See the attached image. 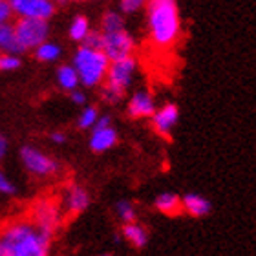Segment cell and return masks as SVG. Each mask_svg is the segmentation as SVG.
Listing matches in <instances>:
<instances>
[{
  "label": "cell",
  "mask_w": 256,
  "mask_h": 256,
  "mask_svg": "<svg viewBox=\"0 0 256 256\" xmlns=\"http://www.w3.org/2000/svg\"><path fill=\"white\" fill-rule=\"evenodd\" d=\"M70 99H72V102L77 104V106H84L86 102H88V96H86V92L82 90L80 86L70 92Z\"/></svg>",
  "instance_id": "4316f807"
},
{
  "label": "cell",
  "mask_w": 256,
  "mask_h": 256,
  "mask_svg": "<svg viewBox=\"0 0 256 256\" xmlns=\"http://www.w3.org/2000/svg\"><path fill=\"white\" fill-rule=\"evenodd\" d=\"M182 210L192 218H202L210 212V202L196 192H188L182 198Z\"/></svg>",
  "instance_id": "5bb4252c"
},
{
  "label": "cell",
  "mask_w": 256,
  "mask_h": 256,
  "mask_svg": "<svg viewBox=\"0 0 256 256\" xmlns=\"http://www.w3.org/2000/svg\"><path fill=\"white\" fill-rule=\"evenodd\" d=\"M116 216L121 224H128V222H134L138 220V208L132 202L128 200H121V202L116 203Z\"/></svg>",
  "instance_id": "603a6c76"
},
{
  "label": "cell",
  "mask_w": 256,
  "mask_h": 256,
  "mask_svg": "<svg viewBox=\"0 0 256 256\" xmlns=\"http://www.w3.org/2000/svg\"><path fill=\"white\" fill-rule=\"evenodd\" d=\"M148 0H118V10L123 13L124 16L136 15L139 11L144 10Z\"/></svg>",
  "instance_id": "cb8c5ba5"
},
{
  "label": "cell",
  "mask_w": 256,
  "mask_h": 256,
  "mask_svg": "<svg viewBox=\"0 0 256 256\" xmlns=\"http://www.w3.org/2000/svg\"><path fill=\"white\" fill-rule=\"evenodd\" d=\"M101 112H99V108L97 106H86L80 110L79 118H77V126L80 130H92V128L96 126L97 119H99Z\"/></svg>",
  "instance_id": "7402d4cb"
},
{
  "label": "cell",
  "mask_w": 256,
  "mask_h": 256,
  "mask_svg": "<svg viewBox=\"0 0 256 256\" xmlns=\"http://www.w3.org/2000/svg\"><path fill=\"white\" fill-rule=\"evenodd\" d=\"M33 55H35V59L38 62L54 64V62H59L60 57H62V48H60L59 42L48 38V40H44L42 44H38L37 48L33 50Z\"/></svg>",
  "instance_id": "e0dca14e"
},
{
  "label": "cell",
  "mask_w": 256,
  "mask_h": 256,
  "mask_svg": "<svg viewBox=\"0 0 256 256\" xmlns=\"http://www.w3.org/2000/svg\"><path fill=\"white\" fill-rule=\"evenodd\" d=\"M62 205L59 200L50 196L38 198L37 202H33L30 208V222H32L37 229H40L44 234L54 238L57 230L62 227Z\"/></svg>",
  "instance_id": "5b68a950"
},
{
  "label": "cell",
  "mask_w": 256,
  "mask_h": 256,
  "mask_svg": "<svg viewBox=\"0 0 256 256\" xmlns=\"http://www.w3.org/2000/svg\"><path fill=\"white\" fill-rule=\"evenodd\" d=\"M101 256H112V254H101Z\"/></svg>",
  "instance_id": "d6a6232c"
},
{
  "label": "cell",
  "mask_w": 256,
  "mask_h": 256,
  "mask_svg": "<svg viewBox=\"0 0 256 256\" xmlns=\"http://www.w3.org/2000/svg\"><path fill=\"white\" fill-rule=\"evenodd\" d=\"M0 256H6V251H4V247H2V242H0Z\"/></svg>",
  "instance_id": "4dcf8cb0"
},
{
  "label": "cell",
  "mask_w": 256,
  "mask_h": 256,
  "mask_svg": "<svg viewBox=\"0 0 256 256\" xmlns=\"http://www.w3.org/2000/svg\"><path fill=\"white\" fill-rule=\"evenodd\" d=\"M55 80H57V86H59L62 92H72L75 88H79V75L75 72V68L72 66V62H62L57 66V72H55Z\"/></svg>",
  "instance_id": "2e32d148"
},
{
  "label": "cell",
  "mask_w": 256,
  "mask_h": 256,
  "mask_svg": "<svg viewBox=\"0 0 256 256\" xmlns=\"http://www.w3.org/2000/svg\"><path fill=\"white\" fill-rule=\"evenodd\" d=\"M139 62L136 57H124V59L110 60L106 77L102 80L101 88V99L110 106H116L123 101L126 94L132 88L136 75H138Z\"/></svg>",
  "instance_id": "3957f363"
},
{
  "label": "cell",
  "mask_w": 256,
  "mask_h": 256,
  "mask_svg": "<svg viewBox=\"0 0 256 256\" xmlns=\"http://www.w3.org/2000/svg\"><path fill=\"white\" fill-rule=\"evenodd\" d=\"M0 54H22L20 44L16 40L13 22L0 26Z\"/></svg>",
  "instance_id": "ffe728a7"
},
{
  "label": "cell",
  "mask_w": 256,
  "mask_h": 256,
  "mask_svg": "<svg viewBox=\"0 0 256 256\" xmlns=\"http://www.w3.org/2000/svg\"><path fill=\"white\" fill-rule=\"evenodd\" d=\"M143 11L144 33L150 46L160 52L174 48L183 32L178 0H148Z\"/></svg>",
  "instance_id": "6da1fadb"
},
{
  "label": "cell",
  "mask_w": 256,
  "mask_h": 256,
  "mask_svg": "<svg viewBox=\"0 0 256 256\" xmlns=\"http://www.w3.org/2000/svg\"><path fill=\"white\" fill-rule=\"evenodd\" d=\"M13 28H15V35L20 44L22 54L33 52L38 44L48 40L52 33L50 20H42V18H16L13 22Z\"/></svg>",
  "instance_id": "52a82bcc"
},
{
  "label": "cell",
  "mask_w": 256,
  "mask_h": 256,
  "mask_svg": "<svg viewBox=\"0 0 256 256\" xmlns=\"http://www.w3.org/2000/svg\"><path fill=\"white\" fill-rule=\"evenodd\" d=\"M52 236L44 234L30 220H16L0 229L6 256H50Z\"/></svg>",
  "instance_id": "7a4b0ae2"
},
{
  "label": "cell",
  "mask_w": 256,
  "mask_h": 256,
  "mask_svg": "<svg viewBox=\"0 0 256 256\" xmlns=\"http://www.w3.org/2000/svg\"><path fill=\"white\" fill-rule=\"evenodd\" d=\"M152 121V128L154 132L161 138H170V134L174 132L178 121H180V108L174 102H165L154 110V114L150 116Z\"/></svg>",
  "instance_id": "7c38bea8"
},
{
  "label": "cell",
  "mask_w": 256,
  "mask_h": 256,
  "mask_svg": "<svg viewBox=\"0 0 256 256\" xmlns=\"http://www.w3.org/2000/svg\"><path fill=\"white\" fill-rule=\"evenodd\" d=\"M22 66L20 54H0V72H15Z\"/></svg>",
  "instance_id": "d4e9b609"
},
{
  "label": "cell",
  "mask_w": 256,
  "mask_h": 256,
  "mask_svg": "<svg viewBox=\"0 0 256 256\" xmlns=\"http://www.w3.org/2000/svg\"><path fill=\"white\" fill-rule=\"evenodd\" d=\"M124 26H126V20L119 10H106L99 20V32H112V30H119Z\"/></svg>",
  "instance_id": "44dd1931"
},
{
  "label": "cell",
  "mask_w": 256,
  "mask_h": 256,
  "mask_svg": "<svg viewBox=\"0 0 256 256\" xmlns=\"http://www.w3.org/2000/svg\"><path fill=\"white\" fill-rule=\"evenodd\" d=\"M154 207L165 216H176L182 212V198L174 192H163L154 200Z\"/></svg>",
  "instance_id": "d6986e66"
},
{
  "label": "cell",
  "mask_w": 256,
  "mask_h": 256,
  "mask_svg": "<svg viewBox=\"0 0 256 256\" xmlns=\"http://www.w3.org/2000/svg\"><path fill=\"white\" fill-rule=\"evenodd\" d=\"M16 18H42L50 20L55 15L57 4L54 0H6Z\"/></svg>",
  "instance_id": "9c48e42d"
},
{
  "label": "cell",
  "mask_w": 256,
  "mask_h": 256,
  "mask_svg": "<svg viewBox=\"0 0 256 256\" xmlns=\"http://www.w3.org/2000/svg\"><path fill=\"white\" fill-rule=\"evenodd\" d=\"M118 130L112 126V119L108 116H99L96 126L92 128L88 144H90L92 152L102 154V152L112 150L118 144Z\"/></svg>",
  "instance_id": "30bf717a"
},
{
  "label": "cell",
  "mask_w": 256,
  "mask_h": 256,
  "mask_svg": "<svg viewBox=\"0 0 256 256\" xmlns=\"http://www.w3.org/2000/svg\"><path fill=\"white\" fill-rule=\"evenodd\" d=\"M13 20V13H11V8L6 0H0V26L4 24H10Z\"/></svg>",
  "instance_id": "83f0119b"
},
{
  "label": "cell",
  "mask_w": 256,
  "mask_h": 256,
  "mask_svg": "<svg viewBox=\"0 0 256 256\" xmlns=\"http://www.w3.org/2000/svg\"><path fill=\"white\" fill-rule=\"evenodd\" d=\"M99 50L110 60H118L132 57L138 50V42L130 30L124 26L119 30H112V32H99Z\"/></svg>",
  "instance_id": "8992f818"
},
{
  "label": "cell",
  "mask_w": 256,
  "mask_h": 256,
  "mask_svg": "<svg viewBox=\"0 0 256 256\" xmlns=\"http://www.w3.org/2000/svg\"><path fill=\"white\" fill-rule=\"evenodd\" d=\"M54 2L55 4H59V2H64V0H54Z\"/></svg>",
  "instance_id": "1f68e13d"
},
{
  "label": "cell",
  "mask_w": 256,
  "mask_h": 256,
  "mask_svg": "<svg viewBox=\"0 0 256 256\" xmlns=\"http://www.w3.org/2000/svg\"><path fill=\"white\" fill-rule=\"evenodd\" d=\"M94 30L92 28V22L88 16L84 15H75L72 20H70V26H68V37L70 40H74L77 44H82L84 42V38L90 35V32Z\"/></svg>",
  "instance_id": "ac0fdd59"
},
{
  "label": "cell",
  "mask_w": 256,
  "mask_h": 256,
  "mask_svg": "<svg viewBox=\"0 0 256 256\" xmlns=\"http://www.w3.org/2000/svg\"><path fill=\"white\" fill-rule=\"evenodd\" d=\"M90 192L86 190L82 185L70 183L68 187L64 188L60 205H62V210H66L70 216H77V214H82L86 208L90 207Z\"/></svg>",
  "instance_id": "4fadbf2b"
},
{
  "label": "cell",
  "mask_w": 256,
  "mask_h": 256,
  "mask_svg": "<svg viewBox=\"0 0 256 256\" xmlns=\"http://www.w3.org/2000/svg\"><path fill=\"white\" fill-rule=\"evenodd\" d=\"M123 238L136 249H143L148 242V230L144 229V225H141L138 220L134 222H128V224H123Z\"/></svg>",
  "instance_id": "9a60e30c"
},
{
  "label": "cell",
  "mask_w": 256,
  "mask_h": 256,
  "mask_svg": "<svg viewBox=\"0 0 256 256\" xmlns=\"http://www.w3.org/2000/svg\"><path fill=\"white\" fill-rule=\"evenodd\" d=\"M66 134L64 132H60V130H55V132H52L50 134V141L52 143H55V144H64L66 143Z\"/></svg>",
  "instance_id": "f1b7e54d"
},
{
  "label": "cell",
  "mask_w": 256,
  "mask_h": 256,
  "mask_svg": "<svg viewBox=\"0 0 256 256\" xmlns=\"http://www.w3.org/2000/svg\"><path fill=\"white\" fill-rule=\"evenodd\" d=\"M156 108L158 102L148 88H138L126 99V114L132 119H150Z\"/></svg>",
  "instance_id": "8fae6325"
},
{
  "label": "cell",
  "mask_w": 256,
  "mask_h": 256,
  "mask_svg": "<svg viewBox=\"0 0 256 256\" xmlns=\"http://www.w3.org/2000/svg\"><path fill=\"white\" fill-rule=\"evenodd\" d=\"M15 194H16L15 183L11 182L10 178L0 170V198H11V196H15Z\"/></svg>",
  "instance_id": "484cf974"
},
{
  "label": "cell",
  "mask_w": 256,
  "mask_h": 256,
  "mask_svg": "<svg viewBox=\"0 0 256 256\" xmlns=\"http://www.w3.org/2000/svg\"><path fill=\"white\" fill-rule=\"evenodd\" d=\"M8 148H10V144H8V139H6L4 134H0V161L6 158V154H8Z\"/></svg>",
  "instance_id": "f546056e"
},
{
  "label": "cell",
  "mask_w": 256,
  "mask_h": 256,
  "mask_svg": "<svg viewBox=\"0 0 256 256\" xmlns=\"http://www.w3.org/2000/svg\"><path fill=\"white\" fill-rule=\"evenodd\" d=\"M20 161L32 176L35 178H54L60 172V163L40 148L26 144L20 148Z\"/></svg>",
  "instance_id": "ba28073f"
},
{
  "label": "cell",
  "mask_w": 256,
  "mask_h": 256,
  "mask_svg": "<svg viewBox=\"0 0 256 256\" xmlns=\"http://www.w3.org/2000/svg\"><path fill=\"white\" fill-rule=\"evenodd\" d=\"M72 66L79 75L80 86L86 90H94V88H99L106 77L110 59L99 48L79 44V48L75 50L72 57Z\"/></svg>",
  "instance_id": "277c9868"
}]
</instances>
